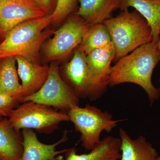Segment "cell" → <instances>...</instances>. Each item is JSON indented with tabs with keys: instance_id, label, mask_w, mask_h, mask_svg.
<instances>
[{
	"instance_id": "obj_23",
	"label": "cell",
	"mask_w": 160,
	"mask_h": 160,
	"mask_svg": "<svg viewBox=\"0 0 160 160\" xmlns=\"http://www.w3.org/2000/svg\"><path fill=\"white\" fill-rule=\"evenodd\" d=\"M50 160H65V158L63 157L62 155H59Z\"/></svg>"
},
{
	"instance_id": "obj_21",
	"label": "cell",
	"mask_w": 160,
	"mask_h": 160,
	"mask_svg": "<svg viewBox=\"0 0 160 160\" xmlns=\"http://www.w3.org/2000/svg\"><path fill=\"white\" fill-rule=\"evenodd\" d=\"M19 103V101L14 97L0 94V120L8 117Z\"/></svg>"
},
{
	"instance_id": "obj_3",
	"label": "cell",
	"mask_w": 160,
	"mask_h": 160,
	"mask_svg": "<svg viewBox=\"0 0 160 160\" xmlns=\"http://www.w3.org/2000/svg\"><path fill=\"white\" fill-rule=\"evenodd\" d=\"M109 31L115 50L113 61L133 51L140 46L152 42V30L149 24L137 10H122L103 22Z\"/></svg>"
},
{
	"instance_id": "obj_22",
	"label": "cell",
	"mask_w": 160,
	"mask_h": 160,
	"mask_svg": "<svg viewBox=\"0 0 160 160\" xmlns=\"http://www.w3.org/2000/svg\"><path fill=\"white\" fill-rule=\"evenodd\" d=\"M33 1L47 14L50 9L51 0H33Z\"/></svg>"
},
{
	"instance_id": "obj_1",
	"label": "cell",
	"mask_w": 160,
	"mask_h": 160,
	"mask_svg": "<svg viewBox=\"0 0 160 160\" xmlns=\"http://www.w3.org/2000/svg\"><path fill=\"white\" fill-rule=\"evenodd\" d=\"M160 61L157 45L150 42L140 46L112 66L109 86L126 83L136 84L144 89L152 106L160 97L159 89L152 82L153 70Z\"/></svg>"
},
{
	"instance_id": "obj_24",
	"label": "cell",
	"mask_w": 160,
	"mask_h": 160,
	"mask_svg": "<svg viewBox=\"0 0 160 160\" xmlns=\"http://www.w3.org/2000/svg\"><path fill=\"white\" fill-rule=\"evenodd\" d=\"M157 46H158V49L160 53V34L159 38L158 41ZM159 83H160V79L159 80ZM159 90H160V86L159 88Z\"/></svg>"
},
{
	"instance_id": "obj_15",
	"label": "cell",
	"mask_w": 160,
	"mask_h": 160,
	"mask_svg": "<svg viewBox=\"0 0 160 160\" xmlns=\"http://www.w3.org/2000/svg\"><path fill=\"white\" fill-rule=\"evenodd\" d=\"M120 138L108 136L97 144L90 152L78 154L75 147L68 149L65 160H118L121 158Z\"/></svg>"
},
{
	"instance_id": "obj_14",
	"label": "cell",
	"mask_w": 160,
	"mask_h": 160,
	"mask_svg": "<svg viewBox=\"0 0 160 160\" xmlns=\"http://www.w3.org/2000/svg\"><path fill=\"white\" fill-rule=\"evenodd\" d=\"M121 158L118 160H158L157 150L143 136L132 139L123 128L119 129Z\"/></svg>"
},
{
	"instance_id": "obj_25",
	"label": "cell",
	"mask_w": 160,
	"mask_h": 160,
	"mask_svg": "<svg viewBox=\"0 0 160 160\" xmlns=\"http://www.w3.org/2000/svg\"><path fill=\"white\" fill-rule=\"evenodd\" d=\"M158 160H160V156H159L158 158Z\"/></svg>"
},
{
	"instance_id": "obj_5",
	"label": "cell",
	"mask_w": 160,
	"mask_h": 160,
	"mask_svg": "<svg viewBox=\"0 0 160 160\" xmlns=\"http://www.w3.org/2000/svg\"><path fill=\"white\" fill-rule=\"evenodd\" d=\"M69 121L80 133V141L86 151H90L101 141L102 131L110 132L118 123L126 120L112 119V115L96 106L87 104L84 107L75 106L67 112Z\"/></svg>"
},
{
	"instance_id": "obj_18",
	"label": "cell",
	"mask_w": 160,
	"mask_h": 160,
	"mask_svg": "<svg viewBox=\"0 0 160 160\" xmlns=\"http://www.w3.org/2000/svg\"><path fill=\"white\" fill-rule=\"evenodd\" d=\"M15 57L0 59V94L16 98L21 103L22 86L20 84Z\"/></svg>"
},
{
	"instance_id": "obj_19",
	"label": "cell",
	"mask_w": 160,
	"mask_h": 160,
	"mask_svg": "<svg viewBox=\"0 0 160 160\" xmlns=\"http://www.w3.org/2000/svg\"><path fill=\"white\" fill-rule=\"evenodd\" d=\"M112 44L109 31L102 23L90 26L77 49L87 55L93 50L104 48Z\"/></svg>"
},
{
	"instance_id": "obj_13",
	"label": "cell",
	"mask_w": 160,
	"mask_h": 160,
	"mask_svg": "<svg viewBox=\"0 0 160 160\" xmlns=\"http://www.w3.org/2000/svg\"><path fill=\"white\" fill-rule=\"evenodd\" d=\"M80 6L74 15L90 26L102 24L121 8V0H79Z\"/></svg>"
},
{
	"instance_id": "obj_20",
	"label": "cell",
	"mask_w": 160,
	"mask_h": 160,
	"mask_svg": "<svg viewBox=\"0 0 160 160\" xmlns=\"http://www.w3.org/2000/svg\"><path fill=\"white\" fill-rule=\"evenodd\" d=\"M77 0H57L56 6L51 14L52 23H60L72 12Z\"/></svg>"
},
{
	"instance_id": "obj_26",
	"label": "cell",
	"mask_w": 160,
	"mask_h": 160,
	"mask_svg": "<svg viewBox=\"0 0 160 160\" xmlns=\"http://www.w3.org/2000/svg\"><path fill=\"white\" fill-rule=\"evenodd\" d=\"M4 1V0H0V2H1V1Z\"/></svg>"
},
{
	"instance_id": "obj_9",
	"label": "cell",
	"mask_w": 160,
	"mask_h": 160,
	"mask_svg": "<svg viewBox=\"0 0 160 160\" xmlns=\"http://www.w3.org/2000/svg\"><path fill=\"white\" fill-rule=\"evenodd\" d=\"M46 12L33 0H4L0 2V36L28 20L43 17Z\"/></svg>"
},
{
	"instance_id": "obj_16",
	"label": "cell",
	"mask_w": 160,
	"mask_h": 160,
	"mask_svg": "<svg viewBox=\"0 0 160 160\" xmlns=\"http://www.w3.org/2000/svg\"><path fill=\"white\" fill-rule=\"evenodd\" d=\"M22 142V133L12 128L8 118L0 120V160H20Z\"/></svg>"
},
{
	"instance_id": "obj_2",
	"label": "cell",
	"mask_w": 160,
	"mask_h": 160,
	"mask_svg": "<svg viewBox=\"0 0 160 160\" xmlns=\"http://www.w3.org/2000/svg\"><path fill=\"white\" fill-rule=\"evenodd\" d=\"M52 23L51 14L26 21L12 28L0 43V59L21 56L40 64L39 50L43 42L54 33L46 30Z\"/></svg>"
},
{
	"instance_id": "obj_11",
	"label": "cell",
	"mask_w": 160,
	"mask_h": 160,
	"mask_svg": "<svg viewBox=\"0 0 160 160\" xmlns=\"http://www.w3.org/2000/svg\"><path fill=\"white\" fill-rule=\"evenodd\" d=\"M15 58L18 64V74L22 81V101L24 98L39 90L49 75V66H42L22 57Z\"/></svg>"
},
{
	"instance_id": "obj_7",
	"label": "cell",
	"mask_w": 160,
	"mask_h": 160,
	"mask_svg": "<svg viewBox=\"0 0 160 160\" xmlns=\"http://www.w3.org/2000/svg\"><path fill=\"white\" fill-rule=\"evenodd\" d=\"M90 25L73 14L54 32L53 37L45 44L43 54L46 61L66 58L78 48Z\"/></svg>"
},
{
	"instance_id": "obj_12",
	"label": "cell",
	"mask_w": 160,
	"mask_h": 160,
	"mask_svg": "<svg viewBox=\"0 0 160 160\" xmlns=\"http://www.w3.org/2000/svg\"><path fill=\"white\" fill-rule=\"evenodd\" d=\"M22 134L23 150L20 160H50L68 151V149L56 150L57 146L68 140V131H65L62 138L52 144L41 142L32 129H23Z\"/></svg>"
},
{
	"instance_id": "obj_10",
	"label": "cell",
	"mask_w": 160,
	"mask_h": 160,
	"mask_svg": "<svg viewBox=\"0 0 160 160\" xmlns=\"http://www.w3.org/2000/svg\"><path fill=\"white\" fill-rule=\"evenodd\" d=\"M62 78L79 98H88L90 91L89 69L86 55L79 49H75L71 60L64 66Z\"/></svg>"
},
{
	"instance_id": "obj_4",
	"label": "cell",
	"mask_w": 160,
	"mask_h": 160,
	"mask_svg": "<svg viewBox=\"0 0 160 160\" xmlns=\"http://www.w3.org/2000/svg\"><path fill=\"white\" fill-rule=\"evenodd\" d=\"M8 118L11 126L18 132L31 129L45 134L52 133L61 123L69 121L66 112L32 102L21 103Z\"/></svg>"
},
{
	"instance_id": "obj_8",
	"label": "cell",
	"mask_w": 160,
	"mask_h": 160,
	"mask_svg": "<svg viewBox=\"0 0 160 160\" xmlns=\"http://www.w3.org/2000/svg\"><path fill=\"white\" fill-rule=\"evenodd\" d=\"M113 44L96 49L86 55L89 69L90 91L88 98L91 101L101 98L109 86L111 64L114 59Z\"/></svg>"
},
{
	"instance_id": "obj_17",
	"label": "cell",
	"mask_w": 160,
	"mask_h": 160,
	"mask_svg": "<svg viewBox=\"0 0 160 160\" xmlns=\"http://www.w3.org/2000/svg\"><path fill=\"white\" fill-rule=\"evenodd\" d=\"M129 7L134 8L148 22L152 33V42L157 45L160 34V0H121V11Z\"/></svg>"
},
{
	"instance_id": "obj_6",
	"label": "cell",
	"mask_w": 160,
	"mask_h": 160,
	"mask_svg": "<svg viewBox=\"0 0 160 160\" xmlns=\"http://www.w3.org/2000/svg\"><path fill=\"white\" fill-rule=\"evenodd\" d=\"M27 102L46 105L66 112L79 105V98L63 79L58 66L54 63L49 66V75L39 90L24 98L21 103Z\"/></svg>"
}]
</instances>
